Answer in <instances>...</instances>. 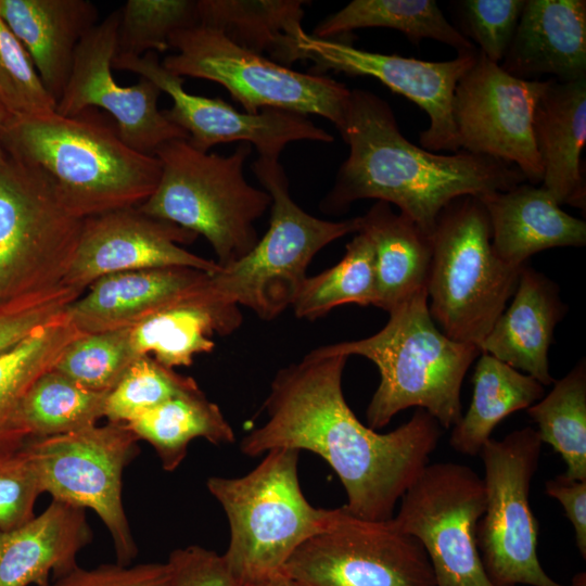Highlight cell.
Segmentation results:
<instances>
[{
    "label": "cell",
    "instance_id": "obj_11",
    "mask_svg": "<svg viewBox=\"0 0 586 586\" xmlns=\"http://www.w3.org/2000/svg\"><path fill=\"white\" fill-rule=\"evenodd\" d=\"M84 219L39 168L0 162V303L63 283Z\"/></svg>",
    "mask_w": 586,
    "mask_h": 586
},
{
    "label": "cell",
    "instance_id": "obj_10",
    "mask_svg": "<svg viewBox=\"0 0 586 586\" xmlns=\"http://www.w3.org/2000/svg\"><path fill=\"white\" fill-rule=\"evenodd\" d=\"M542 445L537 430L525 426L489 438L481 449L486 501L476 544L493 586H564L545 572L537 556L539 524L530 489ZM570 586H586V574L577 573Z\"/></svg>",
    "mask_w": 586,
    "mask_h": 586
},
{
    "label": "cell",
    "instance_id": "obj_6",
    "mask_svg": "<svg viewBox=\"0 0 586 586\" xmlns=\"http://www.w3.org/2000/svg\"><path fill=\"white\" fill-rule=\"evenodd\" d=\"M251 152L246 142L221 156L195 149L188 139L167 141L154 152L162 167L158 183L138 208L203 235L216 263L226 267L254 249L259 240L254 222L271 205L269 193L245 179Z\"/></svg>",
    "mask_w": 586,
    "mask_h": 586
},
{
    "label": "cell",
    "instance_id": "obj_37",
    "mask_svg": "<svg viewBox=\"0 0 586 586\" xmlns=\"http://www.w3.org/2000/svg\"><path fill=\"white\" fill-rule=\"evenodd\" d=\"M137 358L130 329L82 333L68 344L53 369L87 390L107 393Z\"/></svg>",
    "mask_w": 586,
    "mask_h": 586
},
{
    "label": "cell",
    "instance_id": "obj_3",
    "mask_svg": "<svg viewBox=\"0 0 586 586\" xmlns=\"http://www.w3.org/2000/svg\"><path fill=\"white\" fill-rule=\"evenodd\" d=\"M0 146L42 170L66 208L81 219L139 206L161 177L158 158L126 144L115 124L93 109L75 116H10L0 126Z\"/></svg>",
    "mask_w": 586,
    "mask_h": 586
},
{
    "label": "cell",
    "instance_id": "obj_20",
    "mask_svg": "<svg viewBox=\"0 0 586 586\" xmlns=\"http://www.w3.org/2000/svg\"><path fill=\"white\" fill-rule=\"evenodd\" d=\"M209 275L189 267L110 273L91 283L65 315L81 333L131 329L199 293Z\"/></svg>",
    "mask_w": 586,
    "mask_h": 586
},
{
    "label": "cell",
    "instance_id": "obj_13",
    "mask_svg": "<svg viewBox=\"0 0 586 586\" xmlns=\"http://www.w3.org/2000/svg\"><path fill=\"white\" fill-rule=\"evenodd\" d=\"M399 500L391 521L420 542L436 586H493L476 544L486 501L481 476L466 464L429 463Z\"/></svg>",
    "mask_w": 586,
    "mask_h": 586
},
{
    "label": "cell",
    "instance_id": "obj_43",
    "mask_svg": "<svg viewBox=\"0 0 586 586\" xmlns=\"http://www.w3.org/2000/svg\"><path fill=\"white\" fill-rule=\"evenodd\" d=\"M42 494L36 466L25 447L0 451V530L10 531L35 517Z\"/></svg>",
    "mask_w": 586,
    "mask_h": 586
},
{
    "label": "cell",
    "instance_id": "obj_34",
    "mask_svg": "<svg viewBox=\"0 0 586 586\" xmlns=\"http://www.w3.org/2000/svg\"><path fill=\"white\" fill-rule=\"evenodd\" d=\"M107 393L87 390L52 368L27 392L18 412L20 433L27 442L93 426L104 418Z\"/></svg>",
    "mask_w": 586,
    "mask_h": 586
},
{
    "label": "cell",
    "instance_id": "obj_22",
    "mask_svg": "<svg viewBox=\"0 0 586 586\" xmlns=\"http://www.w3.org/2000/svg\"><path fill=\"white\" fill-rule=\"evenodd\" d=\"M92 540L85 509L52 499L39 515L0 530V586H48L75 568Z\"/></svg>",
    "mask_w": 586,
    "mask_h": 586
},
{
    "label": "cell",
    "instance_id": "obj_24",
    "mask_svg": "<svg viewBox=\"0 0 586 586\" xmlns=\"http://www.w3.org/2000/svg\"><path fill=\"white\" fill-rule=\"evenodd\" d=\"M477 198L489 217L492 246L510 266L522 267L544 250L586 244L585 221L562 211L542 187L522 182Z\"/></svg>",
    "mask_w": 586,
    "mask_h": 586
},
{
    "label": "cell",
    "instance_id": "obj_5",
    "mask_svg": "<svg viewBox=\"0 0 586 586\" xmlns=\"http://www.w3.org/2000/svg\"><path fill=\"white\" fill-rule=\"evenodd\" d=\"M298 456L296 449H271L243 476L206 481L228 519L230 539L222 557L239 586L280 574L303 543L331 528L343 512V507L316 508L306 499Z\"/></svg>",
    "mask_w": 586,
    "mask_h": 586
},
{
    "label": "cell",
    "instance_id": "obj_9",
    "mask_svg": "<svg viewBox=\"0 0 586 586\" xmlns=\"http://www.w3.org/2000/svg\"><path fill=\"white\" fill-rule=\"evenodd\" d=\"M168 46L176 51L162 62L168 72L221 85L245 113L278 109L314 114L337 130L344 123L351 89L327 75L296 72L202 25L174 31Z\"/></svg>",
    "mask_w": 586,
    "mask_h": 586
},
{
    "label": "cell",
    "instance_id": "obj_21",
    "mask_svg": "<svg viewBox=\"0 0 586 586\" xmlns=\"http://www.w3.org/2000/svg\"><path fill=\"white\" fill-rule=\"evenodd\" d=\"M499 65L526 80L544 74L562 82L586 78V1L525 0Z\"/></svg>",
    "mask_w": 586,
    "mask_h": 586
},
{
    "label": "cell",
    "instance_id": "obj_1",
    "mask_svg": "<svg viewBox=\"0 0 586 586\" xmlns=\"http://www.w3.org/2000/svg\"><path fill=\"white\" fill-rule=\"evenodd\" d=\"M347 358L316 348L279 370L264 404L267 421L242 438L240 450L250 457L276 448L313 451L337 474L349 513L387 521L429 464L442 426L421 408L387 433L365 425L343 395Z\"/></svg>",
    "mask_w": 586,
    "mask_h": 586
},
{
    "label": "cell",
    "instance_id": "obj_17",
    "mask_svg": "<svg viewBox=\"0 0 586 586\" xmlns=\"http://www.w3.org/2000/svg\"><path fill=\"white\" fill-rule=\"evenodd\" d=\"M120 10L113 11L79 41L69 78L56 102V113L75 116L90 109L105 110L126 144L154 155L163 143L188 139L187 132L170 123L158 110L160 88L140 77L132 86H120L113 77L117 54Z\"/></svg>",
    "mask_w": 586,
    "mask_h": 586
},
{
    "label": "cell",
    "instance_id": "obj_44",
    "mask_svg": "<svg viewBox=\"0 0 586 586\" xmlns=\"http://www.w3.org/2000/svg\"><path fill=\"white\" fill-rule=\"evenodd\" d=\"M168 564L150 562L136 565L101 564L93 569L79 565L54 578L48 586H169Z\"/></svg>",
    "mask_w": 586,
    "mask_h": 586
},
{
    "label": "cell",
    "instance_id": "obj_32",
    "mask_svg": "<svg viewBox=\"0 0 586 586\" xmlns=\"http://www.w3.org/2000/svg\"><path fill=\"white\" fill-rule=\"evenodd\" d=\"M366 27L396 29L415 43L423 39L437 40L458 53L476 50L474 43L448 22L434 0H354L320 21L311 36L334 39Z\"/></svg>",
    "mask_w": 586,
    "mask_h": 586
},
{
    "label": "cell",
    "instance_id": "obj_35",
    "mask_svg": "<svg viewBox=\"0 0 586 586\" xmlns=\"http://www.w3.org/2000/svg\"><path fill=\"white\" fill-rule=\"evenodd\" d=\"M542 443L549 444L566 464L569 479L586 481V362L579 360L552 390L527 408Z\"/></svg>",
    "mask_w": 586,
    "mask_h": 586
},
{
    "label": "cell",
    "instance_id": "obj_29",
    "mask_svg": "<svg viewBox=\"0 0 586 586\" xmlns=\"http://www.w3.org/2000/svg\"><path fill=\"white\" fill-rule=\"evenodd\" d=\"M303 0H198V25L216 29L251 52L268 53L288 66L302 60L296 38L303 30Z\"/></svg>",
    "mask_w": 586,
    "mask_h": 586
},
{
    "label": "cell",
    "instance_id": "obj_15",
    "mask_svg": "<svg viewBox=\"0 0 586 586\" xmlns=\"http://www.w3.org/2000/svg\"><path fill=\"white\" fill-rule=\"evenodd\" d=\"M546 81L512 76L479 51L454 92L459 149L512 164L528 183L542 182L533 113Z\"/></svg>",
    "mask_w": 586,
    "mask_h": 586
},
{
    "label": "cell",
    "instance_id": "obj_46",
    "mask_svg": "<svg viewBox=\"0 0 586 586\" xmlns=\"http://www.w3.org/2000/svg\"><path fill=\"white\" fill-rule=\"evenodd\" d=\"M545 492L562 506L574 528L575 543L581 556L586 558V481L569 479L563 474L548 480Z\"/></svg>",
    "mask_w": 586,
    "mask_h": 586
},
{
    "label": "cell",
    "instance_id": "obj_12",
    "mask_svg": "<svg viewBox=\"0 0 586 586\" xmlns=\"http://www.w3.org/2000/svg\"><path fill=\"white\" fill-rule=\"evenodd\" d=\"M138 441L126 423L107 422L25 443L42 493L92 509L110 532L122 565L138 552L122 500L123 471L139 453Z\"/></svg>",
    "mask_w": 586,
    "mask_h": 586
},
{
    "label": "cell",
    "instance_id": "obj_25",
    "mask_svg": "<svg viewBox=\"0 0 586 586\" xmlns=\"http://www.w3.org/2000/svg\"><path fill=\"white\" fill-rule=\"evenodd\" d=\"M513 298L480 346L510 367L522 370L540 384L555 382L548 352L566 307L558 285L526 264L522 267Z\"/></svg>",
    "mask_w": 586,
    "mask_h": 586
},
{
    "label": "cell",
    "instance_id": "obj_33",
    "mask_svg": "<svg viewBox=\"0 0 586 586\" xmlns=\"http://www.w3.org/2000/svg\"><path fill=\"white\" fill-rule=\"evenodd\" d=\"M82 334L64 314L0 356V451L22 447V403L37 379L52 369L64 349Z\"/></svg>",
    "mask_w": 586,
    "mask_h": 586
},
{
    "label": "cell",
    "instance_id": "obj_30",
    "mask_svg": "<svg viewBox=\"0 0 586 586\" xmlns=\"http://www.w3.org/2000/svg\"><path fill=\"white\" fill-rule=\"evenodd\" d=\"M471 405L449 437L455 451L476 456L497 424L544 397V385L528 374L481 353L473 374Z\"/></svg>",
    "mask_w": 586,
    "mask_h": 586
},
{
    "label": "cell",
    "instance_id": "obj_14",
    "mask_svg": "<svg viewBox=\"0 0 586 586\" xmlns=\"http://www.w3.org/2000/svg\"><path fill=\"white\" fill-rule=\"evenodd\" d=\"M281 573L301 586H436L417 538L391 519H360L344 507L335 524L303 543Z\"/></svg>",
    "mask_w": 586,
    "mask_h": 586
},
{
    "label": "cell",
    "instance_id": "obj_41",
    "mask_svg": "<svg viewBox=\"0 0 586 586\" xmlns=\"http://www.w3.org/2000/svg\"><path fill=\"white\" fill-rule=\"evenodd\" d=\"M82 292L59 284L0 303V356L62 317Z\"/></svg>",
    "mask_w": 586,
    "mask_h": 586
},
{
    "label": "cell",
    "instance_id": "obj_2",
    "mask_svg": "<svg viewBox=\"0 0 586 586\" xmlns=\"http://www.w3.org/2000/svg\"><path fill=\"white\" fill-rule=\"evenodd\" d=\"M339 131L349 153L322 201L326 212H343L355 201L377 199L396 205L432 237L441 211L453 200L526 182L512 164L463 150L443 154L413 144L400 132L390 104L369 90H351Z\"/></svg>",
    "mask_w": 586,
    "mask_h": 586
},
{
    "label": "cell",
    "instance_id": "obj_48",
    "mask_svg": "<svg viewBox=\"0 0 586 586\" xmlns=\"http://www.w3.org/2000/svg\"><path fill=\"white\" fill-rule=\"evenodd\" d=\"M10 113L5 110V107L0 102V126H2L10 117ZM7 157V154L0 146V162H2Z\"/></svg>",
    "mask_w": 586,
    "mask_h": 586
},
{
    "label": "cell",
    "instance_id": "obj_47",
    "mask_svg": "<svg viewBox=\"0 0 586 586\" xmlns=\"http://www.w3.org/2000/svg\"><path fill=\"white\" fill-rule=\"evenodd\" d=\"M249 586H301L293 579L289 578L288 576L283 575L282 573L264 581L258 584L249 585Z\"/></svg>",
    "mask_w": 586,
    "mask_h": 586
},
{
    "label": "cell",
    "instance_id": "obj_16",
    "mask_svg": "<svg viewBox=\"0 0 586 586\" xmlns=\"http://www.w3.org/2000/svg\"><path fill=\"white\" fill-rule=\"evenodd\" d=\"M302 60L315 65L313 74L327 72L370 76L406 97L430 118L420 133L421 148L431 152L459 151L453 118V99L458 81L474 64L479 50L458 53L449 61L430 62L355 48L342 39H320L304 29L296 38Z\"/></svg>",
    "mask_w": 586,
    "mask_h": 586
},
{
    "label": "cell",
    "instance_id": "obj_26",
    "mask_svg": "<svg viewBox=\"0 0 586 586\" xmlns=\"http://www.w3.org/2000/svg\"><path fill=\"white\" fill-rule=\"evenodd\" d=\"M0 17L24 46L58 102L79 41L98 24L95 5L88 0H0Z\"/></svg>",
    "mask_w": 586,
    "mask_h": 586
},
{
    "label": "cell",
    "instance_id": "obj_4",
    "mask_svg": "<svg viewBox=\"0 0 586 586\" xmlns=\"http://www.w3.org/2000/svg\"><path fill=\"white\" fill-rule=\"evenodd\" d=\"M388 314L379 332L318 349L362 356L378 367L380 383L366 411L369 428L382 429L410 407L424 409L444 429L453 428L462 417V381L480 348L454 341L440 330L429 310L428 289Z\"/></svg>",
    "mask_w": 586,
    "mask_h": 586
},
{
    "label": "cell",
    "instance_id": "obj_42",
    "mask_svg": "<svg viewBox=\"0 0 586 586\" xmlns=\"http://www.w3.org/2000/svg\"><path fill=\"white\" fill-rule=\"evenodd\" d=\"M525 0H464L463 27L489 61L500 64L513 38ZM470 39V40H471Z\"/></svg>",
    "mask_w": 586,
    "mask_h": 586
},
{
    "label": "cell",
    "instance_id": "obj_8",
    "mask_svg": "<svg viewBox=\"0 0 586 586\" xmlns=\"http://www.w3.org/2000/svg\"><path fill=\"white\" fill-rule=\"evenodd\" d=\"M252 170L271 196L269 228L243 258L209 275L208 288L226 302L277 318L292 306L314 256L331 242L360 229V216L341 221L317 218L291 198L278 158L258 156Z\"/></svg>",
    "mask_w": 586,
    "mask_h": 586
},
{
    "label": "cell",
    "instance_id": "obj_19",
    "mask_svg": "<svg viewBox=\"0 0 586 586\" xmlns=\"http://www.w3.org/2000/svg\"><path fill=\"white\" fill-rule=\"evenodd\" d=\"M199 235L141 212L138 206L84 219L78 245L63 284L85 292L97 279L115 272L189 267L214 273L220 269L183 249Z\"/></svg>",
    "mask_w": 586,
    "mask_h": 586
},
{
    "label": "cell",
    "instance_id": "obj_36",
    "mask_svg": "<svg viewBox=\"0 0 586 586\" xmlns=\"http://www.w3.org/2000/svg\"><path fill=\"white\" fill-rule=\"evenodd\" d=\"M374 255L368 237L358 231L333 267L307 277L292 307L296 317L315 320L343 304L373 305Z\"/></svg>",
    "mask_w": 586,
    "mask_h": 586
},
{
    "label": "cell",
    "instance_id": "obj_27",
    "mask_svg": "<svg viewBox=\"0 0 586 586\" xmlns=\"http://www.w3.org/2000/svg\"><path fill=\"white\" fill-rule=\"evenodd\" d=\"M241 322L239 305L214 294L207 280L195 295L131 328L130 344L137 357L153 355L157 362L174 369L191 365L195 355L212 352L215 346L212 336L228 335Z\"/></svg>",
    "mask_w": 586,
    "mask_h": 586
},
{
    "label": "cell",
    "instance_id": "obj_38",
    "mask_svg": "<svg viewBox=\"0 0 586 586\" xmlns=\"http://www.w3.org/2000/svg\"><path fill=\"white\" fill-rule=\"evenodd\" d=\"M199 387L190 377L164 367L152 356L138 357L107 393L104 418L128 423L166 400Z\"/></svg>",
    "mask_w": 586,
    "mask_h": 586
},
{
    "label": "cell",
    "instance_id": "obj_23",
    "mask_svg": "<svg viewBox=\"0 0 586 586\" xmlns=\"http://www.w3.org/2000/svg\"><path fill=\"white\" fill-rule=\"evenodd\" d=\"M533 136L543 166L542 188L559 205L585 211L581 154L586 142V78H550L533 113Z\"/></svg>",
    "mask_w": 586,
    "mask_h": 586
},
{
    "label": "cell",
    "instance_id": "obj_39",
    "mask_svg": "<svg viewBox=\"0 0 586 586\" xmlns=\"http://www.w3.org/2000/svg\"><path fill=\"white\" fill-rule=\"evenodd\" d=\"M194 25L196 1L128 0L120 9L116 55L164 52L174 31Z\"/></svg>",
    "mask_w": 586,
    "mask_h": 586
},
{
    "label": "cell",
    "instance_id": "obj_28",
    "mask_svg": "<svg viewBox=\"0 0 586 586\" xmlns=\"http://www.w3.org/2000/svg\"><path fill=\"white\" fill-rule=\"evenodd\" d=\"M374 255L373 305L385 311L428 289L432 238L391 204L378 201L360 216V229Z\"/></svg>",
    "mask_w": 586,
    "mask_h": 586
},
{
    "label": "cell",
    "instance_id": "obj_40",
    "mask_svg": "<svg viewBox=\"0 0 586 586\" xmlns=\"http://www.w3.org/2000/svg\"><path fill=\"white\" fill-rule=\"evenodd\" d=\"M0 102L14 117L56 112V100L44 87L28 52L0 17Z\"/></svg>",
    "mask_w": 586,
    "mask_h": 586
},
{
    "label": "cell",
    "instance_id": "obj_45",
    "mask_svg": "<svg viewBox=\"0 0 586 586\" xmlns=\"http://www.w3.org/2000/svg\"><path fill=\"white\" fill-rule=\"evenodd\" d=\"M166 563L169 586H239L222 555L198 545L175 549Z\"/></svg>",
    "mask_w": 586,
    "mask_h": 586
},
{
    "label": "cell",
    "instance_id": "obj_7",
    "mask_svg": "<svg viewBox=\"0 0 586 586\" xmlns=\"http://www.w3.org/2000/svg\"><path fill=\"white\" fill-rule=\"evenodd\" d=\"M431 238L432 319L449 339L480 348L512 297L523 266H510L496 255L488 214L475 195L448 203Z\"/></svg>",
    "mask_w": 586,
    "mask_h": 586
},
{
    "label": "cell",
    "instance_id": "obj_18",
    "mask_svg": "<svg viewBox=\"0 0 586 586\" xmlns=\"http://www.w3.org/2000/svg\"><path fill=\"white\" fill-rule=\"evenodd\" d=\"M112 68L138 74L167 93L173 105L163 114L183 129L188 141L203 152L220 143L240 141L255 145L262 157L279 158L282 150L293 141L331 143L334 140L303 114L278 109L249 114L219 98L191 94L183 88L184 79L168 72L153 51L141 56L115 55Z\"/></svg>",
    "mask_w": 586,
    "mask_h": 586
},
{
    "label": "cell",
    "instance_id": "obj_31",
    "mask_svg": "<svg viewBox=\"0 0 586 586\" xmlns=\"http://www.w3.org/2000/svg\"><path fill=\"white\" fill-rule=\"evenodd\" d=\"M156 451L162 468L171 472L187 456L198 437L212 444H231L235 435L220 408L200 387L181 393L126 423Z\"/></svg>",
    "mask_w": 586,
    "mask_h": 586
}]
</instances>
